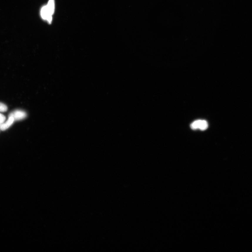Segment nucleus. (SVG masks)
Segmentation results:
<instances>
[{
	"label": "nucleus",
	"instance_id": "nucleus-3",
	"mask_svg": "<svg viewBox=\"0 0 252 252\" xmlns=\"http://www.w3.org/2000/svg\"><path fill=\"white\" fill-rule=\"evenodd\" d=\"M9 117V119L6 122V123L1 124V125H0V129L1 130L4 131L6 130V129L9 128L12 125V124L13 123L14 121V118L12 117Z\"/></svg>",
	"mask_w": 252,
	"mask_h": 252
},
{
	"label": "nucleus",
	"instance_id": "nucleus-4",
	"mask_svg": "<svg viewBox=\"0 0 252 252\" xmlns=\"http://www.w3.org/2000/svg\"><path fill=\"white\" fill-rule=\"evenodd\" d=\"M47 9L50 14L53 15L54 14L55 9L54 0H49L48 4L46 5Z\"/></svg>",
	"mask_w": 252,
	"mask_h": 252
},
{
	"label": "nucleus",
	"instance_id": "nucleus-9",
	"mask_svg": "<svg viewBox=\"0 0 252 252\" xmlns=\"http://www.w3.org/2000/svg\"><path fill=\"white\" fill-rule=\"evenodd\" d=\"M1 124H0V125H1Z\"/></svg>",
	"mask_w": 252,
	"mask_h": 252
},
{
	"label": "nucleus",
	"instance_id": "nucleus-8",
	"mask_svg": "<svg viewBox=\"0 0 252 252\" xmlns=\"http://www.w3.org/2000/svg\"><path fill=\"white\" fill-rule=\"evenodd\" d=\"M6 120V117L3 114L0 113V124L3 123Z\"/></svg>",
	"mask_w": 252,
	"mask_h": 252
},
{
	"label": "nucleus",
	"instance_id": "nucleus-2",
	"mask_svg": "<svg viewBox=\"0 0 252 252\" xmlns=\"http://www.w3.org/2000/svg\"><path fill=\"white\" fill-rule=\"evenodd\" d=\"M41 17L43 19L46 20L49 23H51L52 21V15L49 13L46 5L42 8L41 11Z\"/></svg>",
	"mask_w": 252,
	"mask_h": 252
},
{
	"label": "nucleus",
	"instance_id": "nucleus-1",
	"mask_svg": "<svg viewBox=\"0 0 252 252\" xmlns=\"http://www.w3.org/2000/svg\"><path fill=\"white\" fill-rule=\"evenodd\" d=\"M27 114L25 111L21 110H16L13 111L9 115V117H11L15 120H22L26 117Z\"/></svg>",
	"mask_w": 252,
	"mask_h": 252
},
{
	"label": "nucleus",
	"instance_id": "nucleus-7",
	"mask_svg": "<svg viewBox=\"0 0 252 252\" xmlns=\"http://www.w3.org/2000/svg\"><path fill=\"white\" fill-rule=\"evenodd\" d=\"M8 110V107L5 104L0 102V112H5Z\"/></svg>",
	"mask_w": 252,
	"mask_h": 252
},
{
	"label": "nucleus",
	"instance_id": "nucleus-6",
	"mask_svg": "<svg viewBox=\"0 0 252 252\" xmlns=\"http://www.w3.org/2000/svg\"><path fill=\"white\" fill-rule=\"evenodd\" d=\"M199 120H195L191 123V127L193 130L199 129Z\"/></svg>",
	"mask_w": 252,
	"mask_h": 252
},
{
	"label": "nucleus",
	"instance_id": "nucleus-5",
	"mask_svg": "<svg viewBox=\"0 0 252 252\" xmlns=\"http://www.w3.org/2000/svg\"><path fill=\"white\" fill-rule=\"evenodd\" d=\"M208 127V124L205 120H199V129L202 131L206 130Z\"/></svg>",
	"mask_w": 252,
	"mask_h": 252
}]
</instances>
